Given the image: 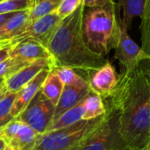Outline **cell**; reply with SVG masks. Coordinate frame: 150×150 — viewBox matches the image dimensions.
<instances>
[{
  "mask_svg": "<svg viewBox=\"0 0 150 150\" xmlns=\"http://www.w3.org/2000/svg\"><path fill=\"white\" fill-rule=\"evenodd\" d=\"M120 112V131L125 143L146 150L150 137V69L140 65L133 73L120 74L113 91L102 98Z\"/></svg>",
  "mask_w": 150,
  "mask_h": 150,
  "instance_id": "cell-1",
  "label": "cell"
},
{
  "mask_svg": "<svg viewBox=\"0 0 150 150\" xmlns=\"http://www.w3.org/2000/svg\"><path fill=\"white\" fill-rule=\"evenodd\" d=\"M84 4H82L72 14L62 19L47 49L49 50L55 68L68 67L87 73L103 67L108 60L92 52L86 45L82 31Z\"/></svg>",
  "mask_w": 150,
  "mask_h": 150,
  "instance_id": "cell-2",
  "label": "cell"
},
{
  "mask_svg": "<svg viewBox=\"0 0 150 150\" xmlns=\"http://www.w3.org/2000/svg\"><path fill=\"white\" fill-rule=\"evenodd\" d=\"M121 19L115 1L94 7H84L82 31L88 47L105 57L115 48L120 33Z\"/></svg>",
  "mask_w": 150,
  "mask_h": 150,
  "instance_id": "cell-3",
  "label": "cell"
},
{
  "mask_svg": "<svg viewBox=\"0 0 150 150\" xmlns=\"http://www.w3.org/2000/svg\"><path fill=\"white\" fill-rule=\"evenodd\" d=\"M105 105V113L100 122L88 134L77 150H117L127 145L120 131L119 111L112 105L106 104Z\"/></svg>",
  "mask_w": 150,
  "mask_h": 150,
  "instance_id": "cell-4",
  "label": "cell"
},
{
  "mask_svg": "<svg viewBox=\"0 0 150 150\" xmlns=\"http://www.w3.org/2000/svg\"><path fill=\"white\" fill-rule=\"evenodd\" d=\"M101 119L102 116L91 120H82L65 128L40 134L34 150H77Z\"/></svg>",
  "mask_w": 150,
  "mask_h": 150,
  "instance_id": "cell-5",
  "label": "cell"
},
{
  "mask_svg": "<svg viewBox=\"0 0 150 150\" xmlns=\"http://www.w3.org/2000/svg\"><path fill=\"white\" fill-rule=\"evenodd\" d=\"M54 110L55 105L40 91L17 119L29 126L38 134H43L53 123Z\"/></svg>",
  "mask_w": 150,
  "mask_h": 150,
  "instance_id": "cell-6",
  "label": "cell"
},
{
  "mask_svg": "<svg viewBox=\"0 0 150 150\" xmlns=\"http://www.w3.org/2000/svg\"><path fill=\"white\" fill-rule=\"evenodd\" d=\"M114 57L124 69V73H133L143 62L142 50L129 36L128 30L121 22L120 33L118 43L114 48Z\"/></svg>",
  "mask_w": 150,
  "mask_h": 150,
  "instance_id": "cell-7",
  "label": "cell"
},
{
  "mask_svg": "<svg viewBox=\"0 0 150 150\" xmlns=\"http://www.w3.org/2000/svg\"><path fill=\"white\" fill-rule=\"evenodd\" d=\"M61 21L62 18L55 12L45 15L30 23L22 33L13 38L11 40V46L23 40L32 39L47 47Z\"/></svg>",
  "mask_w": 150,
  "mask_h": 150,
  "instance_id": "cell-8",
  "label": "cell"
},
{
  "mask_svg": "<svg viewBox=\"0 0 150 150\" xmlns=\"http://www.w3.org/2000/svg\"><path fill=\"white\" fill-rule=\"evenodd\" d=\"M87 82L91 90L105 98L116 88L120 75L117 74L113 65L108 61L103 67L88 73Z\"/></svg>",
  "mask_w": 150,
  "mask_h": 150,
  "instance_id": "cell-9",
  "label": "cell"
},
{
  "mask_svg": "<svg viewBox=\"0 0 150 150\" xmlns=\"http://www.w3.org/2000/svg\"><path fill=\"white\" fill-rule=\"evenodd\" d=\"M54 61L47 59H39L23 67L16 73L4 79V83L8 91L18 92L23 86L33 80L40 71L46 69H54Z\"/></svg>",
  "mask_w": 150,
  "mask_h": 150,
  "instance_id": "cell-10",
  "label": "cell"
},
{
  "mask_svg": "<svg viewBox=\"0 0 150 150\" xmlns=\"http://www.w3.org/2000/svg\"><path fill=\"white\" fill-rule=\"evenodd\" d=\"M52 69H46L40 71L33 80L21 88L18 91L17 97L14 100L11 110V115L13 118H17L32 101L34 96L40 91L44 81L50 73Z\"/></svg>",
  "mask_w": 150,
  "mask_h": 150,
  "instance_id": "cell-11",
  "label": "cell"
},
{
  "mask_svg": "<svg viewBox=\"0 0 150 150\" xmlns=\"http://www.w3.org/2000/svg\"><path fill=\"white\" fill-rule=\"evenodd\" d=\"M10 57L19 58L29 62L39 59L54 61L47 47L32 39H25L12 45L10 48Z\"/></svg>",
  "mask_w": 150,
  "mask_h": 150,
  "instance_id": "cell-12",
  "label": "cell"
},
{
  "mask_svg": "<svg viewBox=\"0 0 150 150\" xmlns=\"http://www.w3.org/2000/svg\"><path fill=\"white\" fill-rule=\"evenodd\" d=\"M91 91V90L88 83L83 84L64 85L59 101L55 105L54 120L59 118L63 112L83 101Z\"/></svg>",
  "mask_w": 150,
  "mask_h": 150,
  "instance_id": "cell-13",
  "label": "cell"
},
{
  "mask_svg": "<svg viewBox=\"0 0 150 150\" xmlns=\"http://www.w3.org/2000/svg\"><path fill=\"white\" fill-rule=\"evenodd\" d=\"M30 10L16 12L0 26V41L10 42L11 44V40L27 27V25L30 24Z\"/></svg>",
  "mask_w": 150,
  "mask_h": 150,
  "instance_id": "cell-14",
  "label": "cell"
},
{
  "mask_svg": "<svg viewBox=\"0 0 150 150\" xmlns=\"http://www.w3.org/2000/svg\"><path fill=\"white\" fill-rule=\"evenodd\" d=\"M40 135L29 126L22 123L15 137L8 146L18 150H34Z\"/></svg>",
  "mask_w": 150,
  "mask_h": 150,
  "instance_id": "cell-15",
  "label": "cell"
},
{
  "mask_svg": "<svg viewBox=\"0 0 150 150\" xmlns=\"http://www.w3.org/2000/svg\"><path fill=\"white\" fill-rule=\"evenodd\" d=\"M141 48L143 53L144 60L140 65L150 69V0L146 1L145 9L141 16Z\"/></svg>",
  "mask_w": 150,
  "mask_h": 150,
  "instance_id": "cell-16",
  "label": "cell"
},
{
  "mask_svg": "<svg viewBox=\"0 0 150 150\" xmlns=\"http://www.w3.org/2000/svg\"><path fill=\"white\" fill-rule=\"evenodd\" d=\"M147 0H118V6L123 10L122 24L127 30L132 28L133 20L142 15Z\"/></svg>",
  "mask_w": 150,
  "mask_h": 150,
  "instance_id": "cell-17",
  "label": "cell"
},
{
  "mask_svg": "<svg viewBox=\"0 0 150 150\" xmlns=\"http://www.w3.org/2000/svg\"><path fill=\"white\" fill-rule=\"evenodd\" d=\"M84 100V99H83ZM81 101L79 104L75 105L74 107L69 109L65 112H63L59 118L53 121L51 126L49 127L47 132L54 131L62 128H65L69 127L80 120H83V116L84 113V101Z\"/></svg>",
  "mask_w": 150,
  "mask_h": 150,
  "instance_id": "cell-18",
  "label": "cell"
},
{
  "mask_svg": "<svg viewBox=\"0 0 150 150\" xmlns=\"http://www.w3.org/2000/svg\"><path fill=\"white\" fill-rule=\"evenodd\" d=\"M83 120H91L103 116L105 113V105L100 95L92 91L84 98Z\"/></svg>",
  "mask_w": 150,
  "mask_h": 150,
  "instance_id": "cell-19",
  "label": "cell"
},
{
  "mask_svg": "<svg viewBox=\"0 0 150 150\" xmlns=\"http://www.w3.org/2000/svg\"><path fill=\"white\" fill-rule=\"evenodd\" d=\"M63 83L52 69L44 81L40 91L54 105H56L63 91Z\"/></svg>",
  "mask_w": 150,
  "mask_h": 150,
  "instance_id": "cell-20",
  "label": "cell"
},
{
  "mask_svg": "<svg viewBox=\"0 0 150 150\" xmlns=\"http://www.w3.org/2000/svg\"><path fill=\"white\" fill-rule=\"evenodd\" d=\"M62 1V0H42L38 3L30 10L29 22L32 23L45 15L54 12Z\"/></svg>",
  "mask_w": 150,
  "mask_h": 150,
  "instance_id": "cell-21",
  "label": "cell"
},
{
  "mask_svg": "<svg viewBox=\"0 0 150 150\" xmlns=\"http://www.w3.org/2000/svg\"><path fill=\"white\" fill-rule=\"evenodd\" d=\"M18 92L7 91L0 98V128L9 123L14 118L11 115V110Z\"/></svg>",
  "mask_w": 150,
  "mask_h": 150,
  "instance_id": "cell-22",
  "label": "cell"
},
{
  "mask_svg": "<svg viewBox=\"0 0 150 150\" xmlns=\"http://www.w3.org/2000/svg\"><path fill=\"white\" fill-rule=\"evenodd\" d=\"M53 71L57 75L63 85H75L88 83L86 79L78 75L75 69L68 67H56Z\"/></svg>",
  "mask_w": 150,
  "mask_h": 150,
  "instance_id": "cell-23",
  "label": "cell"
},
{
  "mask_svg": "<svg viewBox=\"0 0 150 150\" xmlns=\"http://www.w3.org/2000/svg\"><path fill=\"white\" fill-rule=\"evenodd\" d=\"M29 63L31 62L24 61L19 58L9 57L2 63H0V79H5L9 77L10 76L16 73L18 70L28 65Z\"/></svg>",
  "mask_w": 150,
  "mask_h": 150,
  "instance_id": "cell-24",
  "label": "cell"
},
{
  "mask_svg": "<svg viewBox=\"0 0 150 150\" xmlns=\"http://www.w3.org/2000/svg\"><path fill=\"white\" fill-rule=\"evenodd\" d=\"M33 6V0H4L0 2V14L30 10Z\"/></svg>",
  "mask_w": 150,
  "mask_h": 150,
  "instance_id": "cell-25",
  "label": "cell"
},
{
  "mask_svg": "<svg viewBox=\"0 0 150 150\" xmlns=\"http://www.w3.org/2000/svg\"><path fill=\"white\" fill-rule=\"evenodd\" d=\"M22 123L23 122L20 121L18 119L14 118L9 123H7L6 125H4L3 127L0 128V139H2L6 143L7 146L15 137Z\"/></svg>",
  "mask_w": 150,
  "mask_h": 150,
  "instance_id": "cell-26",
  "label": "cell"
},
{
  "mask_svg": "<svg viewBox=\"0 0 150 150\" xmlns=\"http://www.w3.org/2000/svg\"><path fill=\"white\" fill-rule=\"evenodd\" d=\"M83 2L84 0H62L54 12L63 19L83 4Z\"/></svg>",
  "mask_w": 150,
  "mask_h": 150,
  "instance_id": "cell-27",
  "label": "cell"
},
{
  "mask_svg": "<svg viewBox=\"0 0 150 150\" xmlns=\"http://www.w3.org/2000/svg\"><path fill=\"white\" fill-rule=\"evenodd\" d=\"M109 1H114V0H84L83 4H84V7H94V6L103 4Z\"/></svg>",
  "mask_w": 150,
  "mask_h": 150,
  "instance_id": "cell-28",
  "label": "cell"
},
{
  "mask_svg": "<svg viewBox=\"0 0 150 150\" xmlns=\"http://www.w3.org/2000/svg\"><path fill=\"white\" fill-rule=\"evenodd\" d=\"M10 48L11 47H6L0 49V63L10 57Z\"/></svg>",
  "mask_w": 150,
  "mask_h": 150,
  "instance_id": "cell-29",
  "label": "cell"
},
{
  "mask_svg": "<svg viewBox=\"0 0 150 150\" xmlns=\"http://www.w3.org/2000/svg\"><path fill=\"white\" fill-rule=\"evenodd\" d=\"M16 12H12V13H6V14H0V26L5 23L10 18H11Z\"/></svg>",
  "mask_w": 150,
  "mask_h": 150,
  "instance_id": "cell-30",
  "label": "cell"
},
{
  "mask_svg": "<svg viewBox=\"0 0 150 150\" xmlns=\"http://www.w3.org/2000/svg\"><path fill=\"white\" fill-rule=\"evenodd\" d=\"M8 91H7V88H6V86H5V83H4V81L0 84V98H1V97L5 93V92H7Z\"/></svg>",
  "mask_w": 150,
  "mask_h": 150,
  "instance_id": "cell-31",
  "label": "cell"
},
{
  "mask_svg": "<svg viewBox=\"0 0 150 150\" xmlns=\"http://www.w3.org/2000/svg\"><path fill=\"white\" fill-rule=\"evenodd\" d=\"M6 47H11L10 42H5V41H0V49Z\"/></svg>",
  "mask_w": 150,
  "mask_h": 150,
  "instance_id": "cell-32",
  "label": "cell"
},
{
  "mask_svg": "<svg viewBox=\"0 0 150 150\" xmlns=\"http://www.w3.org/2000/svg\"><path fill=\"white\" fill-rule=\"evenodd\" d=\"M6 143L2 140V139H0V150H4V149L6 148Z\"/></svg>",
  "mask_w": 150,
  "mask_h": 150,
  "instance_id": "cell-33",
  "label": "cell"
},
{
  "mask_svg": "<svg viewBox=\"0 0 150 150\" xmlns=\"http://www.w3.org/2000/svg\"><path fill=\"white\" fill-rule=\"evenodd\" d=\"M117 150H136V149H132V148H130V147H129V146H127V145H125V146H123V147L120 148L119 149H117Z\"/></svg>",
  "mask_w": 150,
  "mask_h": 150,
  "instance_id": "cell-34",
  "label": "cell"
},
{
  "mask_svg": "<svg viewBox=\"0 0 150 150\" xmlns=\"http://www.w3.org/2000/svg\"><path fill=\"white\" fill-rule=\"evenodd\" d=\"M42 0H33V6L35 5V4H37L38 3H40V2H41Z\"/></svg>",
  "mask_w": 150,
  "mask_h": 150,
  "instance_id": "cell-35",
  "label": "cell"
},
{
  "mask_svg": "<svg viewBox=\"0 0 150 150\" xmlns=\"http://www.w3.org/2000/svg\"><path fill=\"white\" fill-rule=\"evenodd\" d=\"M146 150H150V137H149V144H148V147H147V149Z\"/></svg>",
  "mask_w": 150,
  "mask_h": 150,
  "instance_id": "cell-36",
  "label": "cell"
},
{
  "mask_svg": "<svg viewBox=\"0 0 150 150\" xmlns=\"http://www.w3.org/2000/svg\"><path fill=\"white\" fill-rule=\"evenodd\" d=\"M4 150H12V149L10 146H6V148L4 149Z\"/></svg>",
  "mask_w": 150,
  "mask_h": 150,
  "instance_id": "cell-37",
  "label": "cell"
},
{
  "mask_svg": "<svg viewBox=\"0 0 150 150\" xmlns=\"http://www.w3.org/2000/svg\"><path fill=\"white\" fill-rule=\"evenodd\" d=\"M4 81V79H0V84H1Z\"/></svg>",
  "mask_w": 150,
  "mask_h": 150,
  "instance_id": "cell-38",
  "label": "cell"
},
{
  "mask_svg": "<svg viewBox=\"0 0 150 150\" xmlns=\"http://www.w3.org/2000/svg\"><path fill=\"white\" fill-rule=\"evenodd\" d=\"M11 149H12V148H11ZM12 150H18V149H12Z\"/></svg>",
  "mask_w": 150,
  "mask_h": 150,
  "instance_id": "cell-39",
  "label": "cell"
},
{
  "mask_svg": "<svg viewBox=\"0 0 150 150\" xmlns=\"http://www.w3.org/2000/svg\"><path fill=\"white\" fill-rule=\"evenodd\" d=\"M2 1H4V0H0V2H2Z\"/></svg>",
  "mask_w": 150,
  "mask_h": 150,
  "instance_id": "cell-40",
  "label": "cell"
}]
</instances>
